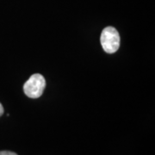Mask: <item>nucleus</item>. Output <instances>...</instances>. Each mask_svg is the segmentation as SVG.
I'll return each instance as SVG.
<instances>
[{
	"mask_svg": "<svg viewBox=\"0 0 155 155\" xmlns=\"http://www.w3.org/2000/svg\"><path fill=\"white\" fill-rule=\"evenodd\" d=\"M101 45L108 54H114L120 47V35L114 27H106L101 34Z\"/></svg>",
	"mask_w": 155,
	"mask_h": 155,
	"instance_id": "obj_1",
	"label": "nucleus"
},
{
	"mask_svg": "<svg viewBox=\"0 0 155 155\" xmlns=\"http://www.w3.org/2000/svg\"><path fill=\"white\" fill-rule=\"evenodd\" d=\"M0 155H17L16 153L13 152H10V151H1L0 152Z\"/></svg>",
	"mask_w": 155,
	"mask_h": 155,
	"instance_id": "obj_3",
	"label": "nucleus"
},
{
	"mask_svg": "<svg viewBox=\"0 0 155 155\" xmlns=\"http://www.w3.org/2000/svg\"><path fill=\"white\" fill-rule=\"evenodd\" d=\"M3 114H4V107L0 104V116H2Z\"/></svg>",
	"mask_w": 155,
	"mask_h": 155,
	"instance_id": "obj_4",
	"label": "nucleus"
},
{
	"mask_svg": "<svg viewBox=\"0 0 155 155\" xmlns=\"http://www.w3.org/2000/svg\"><path fill=\"white\" fill-rule=\"evenodd\" d=\"M46 87V80L44 77L39 73L33 74L26 81L23 85V91L26 96L30 98L40 97Z\"/></svg>",
	"mask_w": 155,
	"mask_h": 155,
	"instance_id": "obj_2",
	"label": "nucleus"
}]
</instances>
